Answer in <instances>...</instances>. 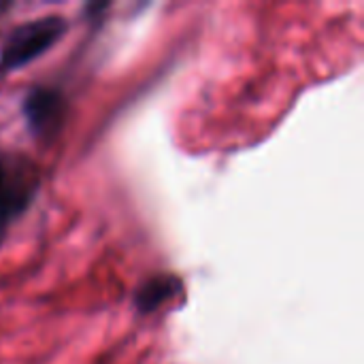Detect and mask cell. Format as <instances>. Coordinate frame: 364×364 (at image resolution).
I'll return each instance as SVG.
<instances>
[{
    "label": "cell",
    "instance_id": "cell-1",
    "mask_svg": "<svg viewBox=\"0 0 364 364\" xmlns=\"http://www.w3.org/2000/svg\"><path fill=\"white\" fill-rule=\"evenodd\" d=\"M68 30L62 15H45L15 26L0 49V75L13 73L47 53Z\"/></svg>",
    "mask_w": 364,
    "mask_h": 364
},
{
    "label": "cell",
    "instance_id": "cell-2",
    "mask_svg": "<svg viewBox=\"0 0 364 364\" xmlns=\"http://www.w3.org/2000/svg\"><path fill=\"white\" fill-rule=\"evenodd\" d=\"M41 188L36 164L19 154H0V237L19 220Z\"/></svg>",
    "mask_w": 364,
    "mask_h": 364
},
{
    "label": "cell",
    "instance_id": "cell-3",
    "mask_svg": "<svg viewBox=\"0 0 364 364\" xmlns=\"http://www.w3.org/2000/svg\"><path fill=\"white\" fill-rule=\"evenodd\" d=\"M21 113L30 134L47 143L55 139L62 130L68 113V102L62 90L53 85H34L21 100Z\"/></svg>",
    "mask_w": 364,
    "mask_h": 364
},
{
    "label": "cell",
    "instance_id": "cell-4",
    "mask_svg": "<svg viewBox=\"0 0 364 364\" xmlns=\"http://www.w3.org/2000/svg\"><path fill=\"white\" fill-rule=\"evenodd\" d=\"M183 292V282L173 275V273H158L147 277L134 292L132 303L134 309L143 316H149L154 311H158L162 305H166L168 301H173L177 294Z\"/></svg>",
    "mask_w": 364,
    "mask_h": 364
}]
</instances>
